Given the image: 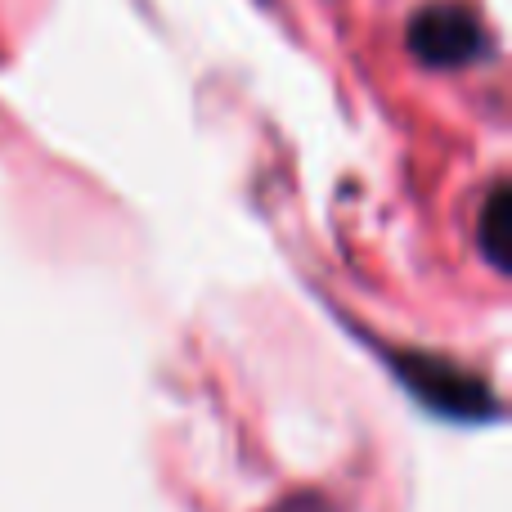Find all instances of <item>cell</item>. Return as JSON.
I'll use <instances>...</instances> for the list:
<instances>
[{
    "instance_id": "6da1fadb",
    "label": "cell",
    "mask_w": 512,
    "mask_h": 512,
    "mask_svg": "<svg viewBox=\"0 0 512 512\" xmlns=\"http://www.w3.org/2000/svg\"><path fill=\"white\" fill-rule=\"evenodd\" d=\"M481 18L463 5H432L409 23V50L427 68H468L481 54Z\"/></svg>"
},
{
    "instance_id": "7a4b0ae2",
    "label": "cell",
    "mask_w": 512,
    "mask_h": 512,
    "mask_svg": "<svg viewBox=\"0 0 512 512\" xmlns=\"http://www.w3.org/2000/svg\"><path fill=\"white\" fill-rule=\"evenodd\" d=\"M481 234H486V261L490 265H504V239H499V230H504L508 221V189L495 185L490 189V203H486V216H481Z\"/></svg>"
},
{
    "instance_id": "3957f363",
    "label": "cell",
    "mask_w": 512,
    "mask_h": 512,
    "mask_svg": "<svg viewBox=\"0 0 512 512\" xmlns=\"http://www.w3.org/2000/svg\"><path fill=\"white\" fill-rule=\"evenodd\" d=\"M279 512H328V508L319 504V499H301V504H283Z\"/></svg>"
}]
</instances>
